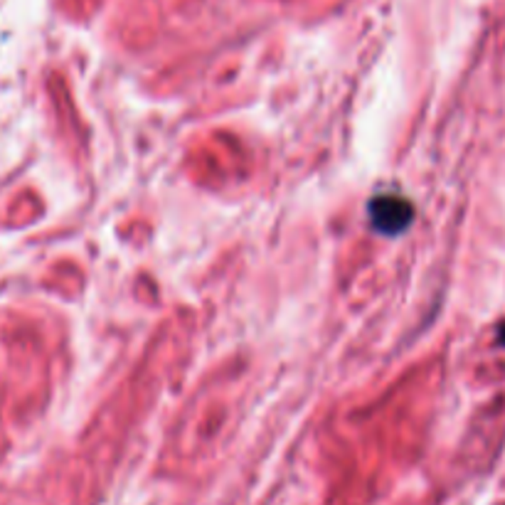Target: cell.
<instances>
[{
    "label": "cell",
    "instance_id": "obj_1",
    "mask_svg": "<svg viewBox=\"0 0 505 505\" xmlns=\"http://www.w3.org/2000/svg\"><path fill=\"white\" fill-rule=\"evenodd\" d=\"M496 333H498V343H500V345H503V348H505V321L500 323V325H498Z\"/></svg>",
    "mask_w": 505,
    "mask_h": 505
}]
</instances>
